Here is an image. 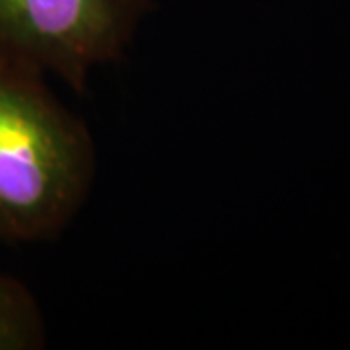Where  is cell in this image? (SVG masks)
<instances>
[{"mask_svg": "<svg viewBox=\"0 0 350 350\" xmlns=\"http://www.w3.org/2000/svg\"><path fill=\"white\" fill-rule=\"evenodd\" d=\"M98 152L45 76L0 61V243L57 238L86 204Z\"/></svg>", "mask_w": 350, "mask_h": 350, "instance_id": "6da1fadb", "label": "cell"}, {"mask_svg": "<svg viewBox=\"0 0 350 350\" xmlns=\"http://www.w3.org/2000/svg\"><path fill=\"white\" fill-rule=\"evenodd\" d=\"M47 325L38 298L22 280L0 273V350H39Z\"/></svg>", "mask_w": 350, "mask_h": 350, "instance_id": "3957f363", "label": "cell"}, {"mask_svg": "<svg viewBox=\"0 0 350 350\" xmlns=\"http://www.w3.org/2000/svg\"><path fill=\"white\" fill-rule=\"evenodd\" d=\"M154 0H0V61L84 92L123 57Z\"/></svg>", "mask_w": 350, "mask_h": 350, "instance_id": "7a4b0ae2", "label": "cell"}]
</instances>
